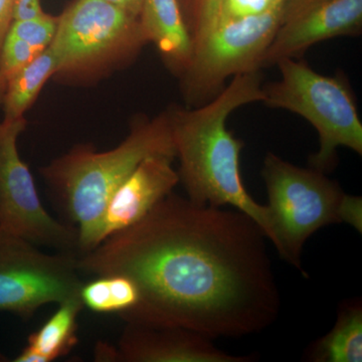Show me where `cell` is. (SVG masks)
<instances>
[{
	"label": "cell",
	"mask_w": 362,
	"mask_h": 362,
	"mask_svg": "<svg viewBox=\"0 0 362 362\" xmlns=\"http://www.w3.org/2000/svg\"><path fill=\"white\" fill-rule=\"evenodd\" d=\"M258 223L239 209L199 206L171 192L141 221L78 256L94 276H126L140 299L126 324L256 334L275 322L278 285Z\"/></svg>",
	"instance_id": "6da1fadb"
},
{
	"label": "cell",
	"mask_w": 362,
	"mask_h": 362,
	"mask_svg": "<svg viewBox=\"0 0 362 362\" xmlns=\"http://www.w3.org/2000/svg\"><path fill=\"white\" fill-rule=\"evenodd\" d=\"M261 70L233 77L220 94L194 108L168 111L180 159V182L187 199L199 206H233L252 218L271 238L270 218L247 194L240 176V156L244 142L226 129V120L244 105L263 102Z\"/></svg>",
	"instance_id": "7a4b0ae2"
},
{
	"label": "cell",
	"mask_w": 362,
	"mask_h": 362,
	"mask_svg": "<svg viewBox=\"0 0 362 362\" xmlns=\"http://www.w3.org/2000/svg\"><path fill=\"white\" fill-rule=\"evenodd\" d=\"M152 156L176 158L168 111L135 124L115 148L96 151L81 145L42 169L59 207L78 228L80 255L100 244L109 199L140 162Z\"/></svg>",
	"instance_id": "3957f363"
},
{
	"label": "cell",
	"mask_w": 362,
	"mask_h": 362,
	"mask_svg": "<svg viewBox=\"0 0 362 362\" xmlns=\"http://www.w3.org/2000/svg\"><path fill=\"white\" fill-rule=\"evenodd\" d=\"M277 66L281 78L263 85V103L303 117L315 128L320 147L309 157V166L323 173L333 170L340 146L362 156V123L342 76L321 75L302 59H281Z\"/></svg>",
	"instance_id": "277c9868"
},
{
	"label": "cell",
	"mask_w": 362,
	"mask_h": 362,
	"mask_svg": "<svg viewBox=\"0 0 362 362\" xmlns=\"http://www.w3.org/2000/svg\"><path fill=\"white\" fill-rule=\"evenodd\" d=\"M270 218V240L281 258L302 270L305 242L317 230L341 223L345 194L335 180L311 168H302L273 152L264 159Z\"/></svg>",
	"instance_id": "5b68a950"
},
{
	"label": "cell",
	"mask_w": 362,
	"mask_h": 362,
	"mask_svg": "<svg viewBox=\"0 0 362 362\" xmlns=\"http://www.w3.org/2000/svg\"><path fill=\"white\" fill-rule=\"evenodd\" d=\"M285 4L256 16L221 21L195 45L189 66L180 76L188 108L218 96L226 78L262 70V59L277 32Z\"/></svg>",
	"instance_id": "8992f818"
},
{
	"label": "cell",
	"mask_w": 362,
	"mask_h": 362,
	"mask_svg": "<svg viewBox=\"0 0 362 362\" xmlns=\"http://www.w3.org/2000/svg\"><path fill=\"white\" fill-rule=\"evenodd\" d=\"M139 18L103 0H75L58 16L49 45L59 75H87L130 59L146 44Z\"/></svg>",
	"instance_id": "52a82bcc"
},
{
	"label": "cell",
	"mask_w": 362,
	"mask_h": 362,
	"mask_svg": "<svg viewBox=\"0 0 362 362\" xmlns=\"http://www.w3.org/2000/svg\"><path fill=\"white\" fill-rule=\"evenodd\" d=\"M78 254H47L0 230V312L30 319L40 307L80 298Z\"/></svg>",
	"instance_id": "ba28073f"
},
{
	"label": "cell",
	"mask_w": 362,
	"mask_h": 362,
	"mask_svg": "<svg viewBox=\"0 0 362 362\" xmlns=\"http://www.w3.org/2000/svg\"><path fill=\"white\" fill-rule=\"evenodd\" d=\"M25 117L0 122V230L57 252L78 251V228L52 216L40 202L30 168L18 152Z\"/></svg>",
	"instance_id": "9c48e42d"
},
{
	"label": "cell",
	"mask_w": 362,
	"mask_h": 362,
	"mask_svg": "<svg viewBox=\"0 0 362 362\" xmlns=\"http://www.w3.org/2000/svg\"><path fill=\"white\" fill-rule=\"evenodd\" d=\"M362 30V0H286L284 13L261 69L299 58L312 45Z\"/></svg>",
	"instance_id": "30bf717a"
},
{
	"label": "cell",
	"mask_w": 362,
	"mask_h": 362,
	"mask_svg": "<svg viewBox=\"0 0 362 362\" xmlns=\"http://www.w3.org/2000/svg\"><path fill=\"white\" fill-rule=\"evenodd\" d=\"M95 357L108 362H250L255 358L226 354L211 338L187 328L132 324H127L115 346L98 343Z\"/></svg>",
	"instance_id": "8fae6325"
},
{
	"label": "cell",
	"mask_w": 362,
	"mask_h": 362,
	"mask_svg": "<svg viewBox=\"0 0 362 362\" xmlns=\"http://www.w3.org/2000/svg\"><path fill=\"white\" fill-rule=\"evenodd\" d=\"M175 157L152 156L139 165L109 199L102 218L100 244L134 226L180 183ZM99 244V245H100Z\"/></svg>",
	"instance_id": "7c38bea8"
},
{
	"label": "cell",
	"mask_w": 362,
	"mask_h": 362,
	"mask_svg": "<svg viewBox=\"0 0 362 362\" xmlns=\"http://www.w3.org/2000/svg\"><path fill=\"white\" fill-rule=\"evenodd\" d=\"M139 21L147 42L156 45L168 68L180 77L192 61L194 42L177 0H143Z\"/></svg>",
	"instance_id": "4fadbf2b"
},
{
	"label": "cell",
	"mask_w": 362,
	"mask_h": 362,
	"mask_svg": "<svg viewBox=\"0 0 362 362\" xmlns=\"http://www.w3.org/2000/svg\"><path fill=\"white\" fill-rule=\"evenodd\" d=\"M81 298L59 304L58 310L28 338V345L14 362H51L70 354L78 343V317Z\"/></svg>",
	"instance_id": "5bb4252c"
},
{
	"label": "cell",
	"mask_w": 362,
	"mask_h": 362,
	"mask_svg": "<svg viewBox=\"0 0 362 362\" xmlns=\"http://www.w3.org/2000/svg\"><path fill=\"white\" fill-rule=\"evenodd\" d=\"M312 362L362 361V303L358 298L340 303L332 329L306 351Z\"/></svg>",
	"instance_id": "9a60e30c"
},
{
	"label": "cell",
	"mask_w": 362,
	"mask_h": 362,
	"mask_svg": "<svg viewBox=\"0 0 362 362\" xmlns=\"http://www.w3.org/2000/svg\"><path fill=\"white\" fill-rule=\"evenodd\" d=\"M58 71V59L49 47L21 69L7 82L1 103L4 105V118L23 117L39 96L47 81L57 75Z\"/></svg>",
	"instance_id": "2e32d148"
},
{
	"label": "cell",
	"mask_w": 362,
	"mask_h": 362,
	"mask_svg": "<svg viewBox=\"0 0 362 362\" xmlns=\"http://www.w3.org/2000/svg\"><path fill=\"white\" fill-rule=\"evenodd\" d=\"M80 298L84 307L97 313H116L119 316L134 308L140 299L134 281L126 276H96L81 288Z\"/></svg>",
	"instance_id": "e0dca14e"
},
{
	"label": "cell",
	"mask_w": 362,
	"mask_h": 362,
	"mask_svg": "<svg viewBox=\"0 0 362 362\" xmlns=\"http://www.w3.org/2000/svg\"><path fill=\"white\" fill-rule=\"evenodd\" d=\"M183 20L195 45L213 30L223 0H177Z\"/></svg>",
	"instance_id": "ac0fdd59"
},
{
	"label": "cell",
	"mask_w": 362,
	"mask_h": 362,
	"mask_svg": "<svg viewBox=\"0 0 362 362\" xmlns=\"http://www.w3.org/2000/svg\"><path fill=\"white\" fill-rule=\"evenodd\" d=\"M58 18L47 16L37 20L13 21L6 35L23 40L40 51H45L54 40Z\"/></svg>",
	"instance_id": "d6986e66"
},
{
	"label": "cell",
	"mask_w": 362,
	"mask_h": 362,
	"mask_svg": "<svg viewBox=\"0 0 362 362\" xmlns=\"http://www.w3.org/2000/svg\"><path fill=\"white\" fill-rule=\"evenodd\" d=\"M42 52L44 51L35 49L23 40L6 35L0 49V78L8 82L9 78Z\"/></svg>",
	"instance_id": "ffe728a7"
},
{
	"label": "cell",
	"mask_w": 362,
	"mask_h": 362,
	"mask_svg": "<svg viewBox=\"0 0 362 362\" xmlns=\"http://www.w3.org/2000/svg\"><path fill=\"white\" fill-rule=\"evenodd\" d=\"M283 1L285 0H223L216 23L265 13Z\"/></svg>",
	"instance_id": "44dd1931"
},
{
	"label": "cell",
	"mask_w": 362,
	"mask_h": 362,
	"mask_svg": "<svg viewBox=\"0 0 362 362\" xmlns=\"http://www.w3.org/2000/svg\"><path fill=\"white\" fill-rule=\"evenodd\" d=\"M341 223H349L359 233L362 232V199L345 194L341 207Z\"/></svg>",
	"instance_id": "7402d4cb"
},
{
	"label": "cell",
	"mask_w": 362,
	"mask_h": 362,
	"mask_svg": "<svg viewBox=\"0 0 362 362\" xmlns=\"http://www.w3.org/2000/svg\"><path fill=\"white\" fill-rule=\"evenodd\" d=\"M40 0H14L13 21L37 20L47 16Z\"/></svg>",
	"instance_id": "603a6c76"
},
{
	"label": "cell",
	"mask_w": 362,
	"mask_h": 362,
	"mask_svg": "<svg viewBox=\"0 0 362 362\" xmlns=\"http://www.w3.org/2000/svg\"><path fill=\"white\" fill-rule=\"evenodd\" d=\"M14 0H0V49L13 23V6Z\"/></svg>",
	"instance_id": "cb8c5ba5"
},
{
	"label": "cell",
	"mask_w": 362,
	"mask_h": 362,
	"mask_svg": "<svg viewBox=\"0 0 362 362\" xmlns=\"http://www.w3.org/2000/svg\"><path fill=\"white\" fill-rule=\"evenodd\" d=\"M103 1L113 4L135 18H139L141 13L143 0H103Z\"/></svg>",
	"instance_id": "d4e9b609"
},
{
	"label": "cell",
	"mask_w": 362,
	"mask_h": 362,
	"mask_svg": "<svg viewBox=\"0 0 362 362\" xmlns=\"http://www.w3.org/2000/svg\"><path fill=\"white\" fill-rule=\"evenodd\" d=\"M7 83L6 81L0 78V104L2 103V99H4V93H6Z\"/></svg>",
	"instance_id": "484cf974"
}]
</instances>
